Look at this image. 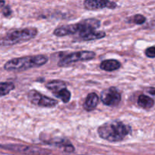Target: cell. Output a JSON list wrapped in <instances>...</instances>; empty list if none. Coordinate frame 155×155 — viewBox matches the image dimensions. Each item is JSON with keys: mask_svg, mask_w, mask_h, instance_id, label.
Masks as SVG:
<instances>
[{"mask_svg": "<svg viewBox=\"0 0 155 155\" xmlns=\"http://www.w3.org/2000/svg\"><path fill=\"white\" fill-rule=\"evenodd\" d=\"M132 132L130 126L121 121H109L100 126L97 130L99 136L111 142L123 140Z\"/></svg>", "mask_w": 155, "mask_h": 155, "instance_id": "1", "label": "cell"}, {"mask_svg": "<svg viewBox=\"0 0 155 155\" xmlns=\"http://www.w3.org/2000/svg\"><path fill=\"white\" fill-rule=\"evenodd\" d=\"M48 58L43 54L16 58L6 62L4 65V69L9 71H24L30 68L41 67L46 64Z\"/></svg>", "mask_w": 155, "mask_h": 155, "instance_id": "2", "label": "cell"}, {"mask_svg": "<svg viewBox=\"0 0 155 155\" xmlns=\"http://www.w3.org/2000/svg\"><path fill=\"white\" fill-rule=\"evenodd\" d=\"M37 30L33 27H27L21 30H14L8 33L2 40L1 44L5 46L13 45L20 42H26L37 35Z\"/></svg>", "mask_w": 155, "mask_h": 155, "instance_id": "3", "label": "cell"}, {"mask_svg": "<svg viewBox=\"0 0 155 155\" xmlns=\"http://www.w3.org/2000/svg\"><path fill=\"white\" fill-rule=\"evenodd\" d=\"M0 148L24 155H50L51 151L46 148L24 145H0Z\"/></svg>", "mask_w": 155, "mask_h": 155, "instance_id": "4", "label": "cell"}, {"mask_svg": "<svg viewBox=\"0 0 155 155\" xmlns=\"http://www.w3.org/2000/svg\"><path fill=\"white\" fill-rule=\"evenodd\" d=\"M96 57L95 52L92 51H79L72 52L65 56L58 62L59 67H66L78 61H84L94 59Z\"/></svg>", "mask_w": 155, "mask_h": 155, "instance_id": "5", "label": "cell"}, {"mask_svg": "<svg viewBox=\"0 0 155 155\" xmlns=\"http://www.w3.org/2000/svg\"><path fill=\"white\" fill-rule=\"evenodd\" d=\"M27 97L30 103L41 107H53L58 104V101L56 100L49 98L34 89L28 92Z\"/></svg>", "mask_w": 155, "mask_h": 155, "instance_id": "6", "label": "cell"}, {"mask_svg": "<svg viewBox=\"0 0 155 155\" xmlns=\"http://www.w3.org/2000/svg\"><path fill=\"white\" fill-rule=\"evenodd\" d=\"M100 99L105 105L115 107L121 101V94L116 88L110 87L101 92Z\"/></svg>", "mask_w": 155, "mask_h": 155, "instance_id": "7", "label": "cell"}, {"mask_svg": "<svg viewBox=\"0 0 155 155\" xmlns=\"http://www.w3.org/2000/svg\"><path fill=\"white\" fill-rule=\"evenodd\" d=\"M84 8L88 10H98L103 8H115L117 4L106 0H86L84 2Z\"/></svg>", "mask_w": 155, "mask_h": 155, "instance_id": "8", "label": "cell"}, {"mask_svg": "<svg viewBox=\"0 0 155 155\" xmlns=\"http://www.w3.org/2000/svg\"><path fill=\"white\" fill-rule=\"evenodd\" d=\"M78 30L77 24H73L57 27L53 32V34L55 36L61 37V36L75 34V33H78Z\"/></svg>", "mask_w": 155, "mask_h": 155, "instance_id": "9", "label": "cell"}, {"mask_svg": "<svg viewBox=\"0 0 155 155\" xmlns=\"http://www.w3.org/2000/svg\"><path fill=\"white\" fill-rule=\"evenodd\" d=\"M99 103V97L95 92H91V93L88 94L87 96L86 99H85L84 103V110H88V111H91V110H94L96 108Z\"/></svg>", "mask_w": 155, "mask_h": 155, "instance_id": "10", "label": "cell"}, {"mask_svg": "<svg viewBox=\"0 0 155 155\" xmlns=\"http://www.w3.org/2000/svg\"><path fill=\"white\" fill-rule=\"evenodd\" d=\"M120 67H121V63L115 59L104 60L100 64V69L104 71H108V72L116 71V70L119 69Z\"/></svg>", "mask_w": 155, "mask_h": 155, "instance_id": "11", "label": "cell"}, {"mask_svg": "<svg viewBox=\"0 0 155 155\" xmlns=\"http://www.w3.org/2000/svg\"><path fill=\"white\" fill-rule=\"evenodd\" d=\"M106 36V33L104 31H98V30H94V31H90L88 33L79 34V39L83 41H92L96 39H100L102 38H104Z\"/></svg>", "mask_w": 155, "mask_h": 155, "instance_id": "12", "label": "cell"}, {"mask_svg": "<svg viewBox=\"0 0 155 155\" xmlns=\"http://www.w3.org/2000/svg\"><path fill=\"white\" fill-rule=\"evenodd\" d=\"M46 87L48 89H50L53 92V95H55L57 93H59L62 89L66 88V83L64 81H62V80H56L47 83L46 85Z\"/></svg>", "mask_w": 155, "mask_h": 155, "instance_id": "13", "label": "cell"}, {"mask_svg": "<svg viewBox=\"0 0 155 155\" xmlns=\"http://www.w3.org/2000/svg\"><path fill=\"white\" fill-rule=\"evenodd\" d=\"M138 104L144 109H150L154 104V101L150 97L145 95H140L137 100Z\"/></svg>", "mask_w": 155, "mask_h": 155, "instance_id": "14", "label": "cell"}, {"mask_svg": "<svg viewBox=\"0 0 155 155\" xmlns=\"http://www.w3.org/2000/svg\"><path fill=\"white\" fill-rule=\"evenodd\" d=\"M15 88L14 83L10 82L0 83V97L5 96L11 92Z\"/></svg>", "mask_w": 155, "mask_h": 155, "instance_id": "15", "label": "cell"}, {"mask_svg": "<svg viewBox=\"0 0 155 155\" xmlns=\"http://www.w3.org/2000/svg\"><path fill=\"white\" fill-rule=\"evenodd\" d=\"M55 96L60 98L64 103H68L70 101V99H71V92L67 89V88H65V89L60 91L59 93L55 95Z\"/></svg>", "mask_w": 155, "mask_h": 155, "instance_id": "16", "label": "cell"}, {"mask_svg": "<svg viewBox=\"0 0 155 155\" xmlns=\"http://www.w3.org/2000/svg\"><path fill=\"white\" fill-rule=\"evenodd\" d=\"M146 18L142 15H135L130 18V22L135 24H142L145 22Z\"/></svg>", "mask_w": 155, "mask_h": 155, "instance_id": "17", "label": "cell"}, {"mask_svg": "<svg viewBox=\"0 0 155 155\" xmlns=\"http://www.w3.org/2000/svg\"><path fill=\"white\" fill-rule=\"evenodd\" d=\"M144 53H145V55L147 56V57L150 58H155V46L148 47V48L145 50Z\"/></svg>", "mask_w": 155, "mask_h": 155, "instance_id": "18", "label": "cell"}, {"mask_svg": "<svg viewBox=\"0 0 155 155\" xmlns=\"http://www.w3.org/2000/svg\"><path fill=\"white\" fill-rule=\"evenodd\" d=\"M2 12L5 17H9L10 16L11 14H12V10H11V8L9 6H6V7L3 9Z\"/></svg>", "mask_w": 155, "mask_h": 155, "instance_id": "19", "label": "cell"}, {"mask_svg": "<svg viewBox=\"0 0 155 155\" xmlns=\"http://www.w3.org/2000/svg\"><path fill=\"white\" fill-rule=\"evenodd\" d=\"M147 92H148V93H150V95H155V88H153V87L148 88V89H147Z\"/></svg>", "mask_w": 155, "mask_h": 155, "instance_id": "20", "label": "cell"}, {"mask_svg": "<svg viewBox=\"0 0 155 155\" xmlns=\"http://www.w3.org/2000/svg\"><path fill=\"white\" fill-rule=\"evenodd\" d=\"M5 1H0V8H2V6H4V5H5Z\"/></svg>", "mask_w": 155, "mask_h": 155, "instance_id": "21", "label": "cell"}]
</instances>
